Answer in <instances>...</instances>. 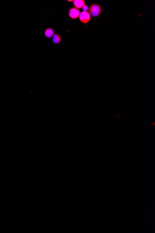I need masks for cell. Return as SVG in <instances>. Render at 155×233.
Listing matches in <instances>:
<instances>
[{
    "mask_svg": "<svg viewBox=\"0 0 155 233\" xmlns=\"http://www.w3.org/2000/svg\"><path fill=\"white\" fill-rule=\"evenodd\" d=\"M102 7L97 3H93L89 7L88 12L93 17H99L102 13Z\"/></svg>",
    "mask_w": 155,
    "mask_h": 233,
    "instance_id": "1",
    "label": "cell"
},
{
    "mask_svg": "<svg viewBox=\"0 0 155 233\" xmlns=\"http://www.w3.org/2000/svg\"><path fill=\"white\" fill-rule=\"evenodd\" d=\"M80 21L84 24H87L90 21L91 19V16L88 12L86 11H83L81 12L79 16Z\"/></svg>",
    "mask_w": 155,
    "mask_h": 233,
    "instance_id": "2",
    "label": "cell"
},
{
    "mask_svg": "<svg viewBox=\"0 0 155 233\" xmlns=\"http://www.w3.org/2000/svg\"><path fill=\"white\" fill-rule=\"evenodd\" d=\"M80 13V10L75 7H72L69 10L68 15L69 17L71 19H76L79 17Z\"/></svg>",
    "mask_w": 155,
    "mask_h": 233,
    "instance_id": "3",
    "label": "cell"
},
{
    "mask_svg": "<svg viewBox=\"0 0 155 233\" xmlns=\"http://www.w3.org/2000/svg\"><path fill=\"white\" fill-rule=\"evenodd\" d=\"M73 5L75 8L80 10L86 6V1L85 0H74Z\"/></svg>",
    "mask_w": 155,
    "mask_h": 233,
    "instance_id": "4",
    "label": "cell"
},
{
    "mask_svg": "<svg viewBox=\"0 0 155 233\" xmlns=\"http://www.w3.org/2000/svg\"><path fill=\"white\" fill-rule=\"evenodd\" d=\"M55 34V30L51 27H47L44 31V35L47 38H52Z\"/></svg>",
    "mask_w": 155,
    "mask_h": 233,
    "instance_id": "5",
    "label": "cell"
},
{
    "mask_svg": "<svg viewBox=\"0 0 155 233\" xmlns=\"http://www.w3.org/2000/svg\"><path fill=\"white\" fill-rule=\"evenodd\" d=\"M62 38L60 34H55L52 37V41L54 44H58L61 43Z\"/></svg>",
    "mask_w": 155,
    "mask_h": 233,
    "instance_id": "6",
    "label": "cell"
},
{
    "mask_svg": "<svg viewBox=\"0 0 155 233\" xmlns=\"http://www.w3.org/2000/svg\"><path fill=\"white\" fill-rule=\"evenodd\" d=\"M74 1V0H71V1H69V0H68L67 1H69V2H72V1Z\"/></svg>",
    "mask_w": 155,
    "mask_h": 233,
    "instance_id": "7",
    "label": "cell"
}]
</instances>
